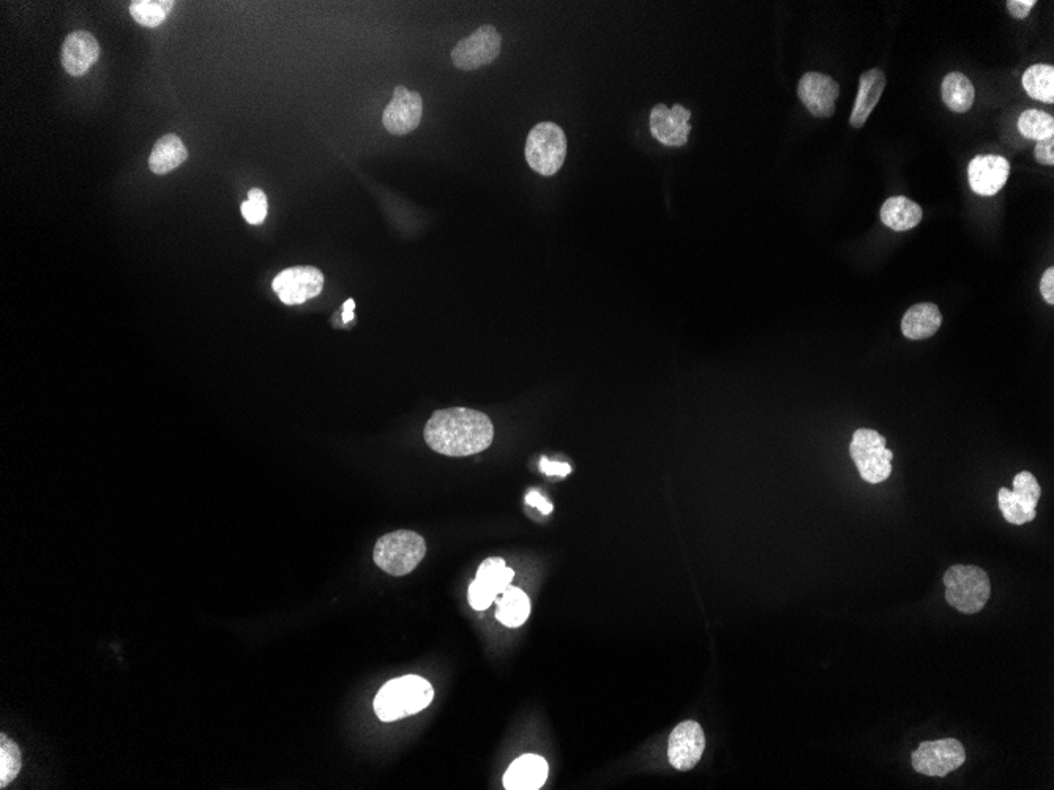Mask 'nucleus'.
Listing matches in <instances>:
<instances>
[{"instance_id":"1","label":"nucleus","mask_w":1054,"mask_h":790,"mask_svg":"<svg viewBox=\"0 0 1054 790\" xmlns=\"http://www.w3.org/2000/svg\"><path fill=\"white\" fill-rule=\"evenodd\" d=\"M493 439L490 417L466 407L436 410L425 426L428 447L452 458L477 455L490 447Z\"/></svg>"},{"instance_id":"2","label":"nucleus","mask_w":1054,"mask_h":790,"mask_svg":"<svg viewBox=\"0 0 1054 790\" xmlns=\"http://www.w3.org/2000/svg\"><path fill=\"white\" fill-rule=\"evenodd\" d=\"M433 697V686L427 679L419 675H404L382 686L374 697V712L384 723H393L427 709Z\"/></svg>"},{"instance_id":"3","label":"nucleus","mask_w":1054,"mask_h":790,"mask_svg":"<svg viewBox=\"0 0 1054 790\" xmlns=\"http://www.w3.org/2000/svg\"><path fill=\"white\" fill-rule=\"evenodd\" d=\"M427 554V543L419 533L397 530L379 538L374 546V562L390 576H406L419 567Z\"/></svg>"},{"instance_id":"4","label":"nucleus","mask_w":1054,"mask_h":790,"mask_svg":"<svg viewBox=\"0 0 1054 790\" xmlns=\"http://www.w3.org/2000/svg\"><path fill=\"white\" fill-rule=\"evenodd\" d=\"M946 601L961 614H977L990 600L991 582L982 568L954 565L944 573Z\"/></svg>"},{"instance_id":"5","label":"nucleus","mask_w":1054,"mask_h":790,"mask_svg":"<svg viewBox=\"0 0 1054 790\" xmlns=\"http://www.w3.org/2000/svg\"><path fill=\"white\" fill-rule=\"evenodd\" d=\"M527 164L540 176H554L567 157V138L554 122H542L532 128L526 141Z\"/></svg>"},{"instance_id":"6","label":"nucleus","mask_w":1054,"mask_h":790,"mask_svg":"<svg viewBox=\"0 0 1054 790\" xmlns=\"http://www.w3.org/2000/svg\"><path fill=\"white\" fill-rule=\"evenodd\" d=\"M849 455L859 469L860 477L871 485L883 483L892 474L894 453L887 450L886 439L875 429H857L849 445Z\"/></svg>"},{"instance_id":"7","label":"nucleus","mask_w":1054,"mask_h":790,"mask_svg":"<svg viewBox=\"0 0 1054 790\" xmlns=\"http://www.w3.org/2000/svg\"><path fill=\"white\" fill-rule=\"evenodd\" d=\"M1040 496L1042 489L1037 478L1031 472H1020L1013 480V491L1007 488L999 489L998 502L1002 516L1015 526L1034 521Z\"/></svg>"},{"instance_id":"8","label":"nucleus","mask_w":1054,"mask_h":790,"mask_svg":"<svg viewBox=\"0 0 1054 790\" xmlns=\"http://www.w3.org/2000/svg\"><path fill=\"white\" fill-rule=\"evenodd\" d=\"M911 759L912 767L920 775L944 778L965 764L966 751L957 738H942L920 743Z\"/></svg>"},{"instance_id":"9","label":"nucleus","mask_w":1054,"mask_h":790,"mask_svg":"<svg viewBox=\"0 0 1054 790\" xmlns=\"http://www.w3.org/2000/svg\"><path fill=\"white\" fill-rule=\"evenodd\" d=\"M502 38L493 26H483L474 34L458 41L453 48L452 62L460 70H477L493 62L501 53Z\"/></svg>"},{"instance_id":"10","label":"nucleus","mask_w":1054,"mask_h":790,"mask_svg":"<svg viewBox=\"0 0 1054 790\" xmlns=\"http://www.w3.org/2000/svg\"><path fill=\"white\" fill-rule=\"evenodd\" d=\"M272 287L281 302L286 305H302L321 294L324 289V275L316 267H292L275 276Z\"/></svg>"},{"instance_id":"11","label":"nucleus","mask_w":1054,"mask_h":790,"mask_svg":"<svg viewBox=\"0 0 1054 790\" xmlns=\"http://www.w3.org/2000/svg\"><path fill=\"white\" fill-rule=\"evenodd\" d=\"M706 750L703 727L696 721L677 724L668 742V759L676 770L688 772L696 767Z\"/></svg>"},{"instance_id":"12","label":"nucleus","mask_w":1054,"mask_h":790,"mask_svg":"<svg viewBox=\"0 0 1054 790\" xmlns=\"http://www.w3.org/2000/svg\"><path fill=\"white\" fill-rule=\"evenodd\" d=\"M423 101L420 94L406 89L404 86L395 87L392 101L382 114V123L390 135H408L422 122Z\"/></svg>"},{"instance_id":"13","label":"nucleus","mask_w":1054,"mask_h":790,"mask_svg":"<svg viewBox=\"0 0 1054 790\" xmlns=\"http://www.w3.org/2000/svg\"><path fill=\"white\" fill-rule=\"evenodd\" d=\"M797 95L812 116L827 119L835 114L840 86L830 76L810 71L800 78Z\"/></svg>"},{"instance_id":"14","label":"nucleus","mask_w":1054,"mask_h":790,"mask_svg":"<svg viewBox=\"0 0 1054 790\" xmlns=\"http://www.w3.org/2000/svg\"><path fill=\"white\" fill-rule=\"evenodd\" d=\"M690 119L692 112L682 105H674L671 109L665 105L654 106L651 111L652 136L663 146H685L692 131Z\"/></svg>"},{"instance_id":"15","label":"nucleus","mask_w":1054,"mask_h":790,"mask_svg":"<svg viewBox=\"0 0 1054 790\" xmlns=\"http://www.w3.org/2000/svg\"><path fill=\"white\" fill-rule=\"evenodd\" d=\"M1010 176V163L1001 155H977L968 166L969 187L979 196H995Z\"/></svg>"},{"instance_id":"16","label":"nucleus","mask_w":1054,"mask_h":790,"mask_svg":"<svg viewBox=\"0 0 1054 790\" xmlns=\"http://www.w3.org/2000/svg\"><path fill=\"white\" fill-rule=\"evenodd\" d=\"M100 59V45L97 38L86 30H76L65 38L62 46V65L68 75H86L90 68Z\"/></svg>"},{"instance_id":"17","label":"nucleus","mask_w":1054,"mask_h":790,"mask_svg":"<svg viewBox=\"0 0 1054 790\" xmlns=\"http://www.w3.org/2000/svg\"><path fill=\"white\" fill-rule=\"evenodd\" d=\"M886 84V75H884V71L881 68H870V70L862 73L859 81V92H857L853 112H851V117H849L851 127H864L868 117L871 116V112L881 101Z\"/></svg>"},{"instance_id":"18","label":"nucleus","mask_w":1054,"mask_h":790,"mask_svg":"<svg viewBox=\"0 0 1054 790\" xmlns=\"http://www.w3.org/2000/svg\"><path fill=\"white\" fill-rule=\"evenodd\" d=\"M548 764L535 754H524L516 759L504 775L507 790H537L546 783Z\"/></svg>"},{"instance_id":"19","label":"nucleus","mask_w":1054,"mask_h":790,"mask_svg":"<svg viewBox=\"0 0 1054 790\" xmlns=\"http://www.w3.org/2000/svg\"><path fill=\"white\" fill-rule=\"evenodd\" d=\"M942 325V314L935 303H919L906 311L901 321V332L909 340H927L938 332Z\"/></svg>"},{"instance_id":"20","label":"nucleus","mask_w":1054,"mask_h":790,"mask_svg":"<svg viewBox=\"0 0 1054 790\" xmlns=\"http://www.w3.org/2000/svg\"><path fill=\"white\" fill-rule=\"evenodd\" d=\"M879 217L892 231L906 232L919 226L924 212L917 202L906 196H892L884 202Z\"/></svg>"},{"instance_id":"21","label":"nucleus","mask_w":1054,"mask_h":790,"mask_svg":"<svg viewBox=\"0 0 1054 790\" xmlns=\"http://www.w3.org/2000/svg\"><path fill=\"white\" fill-rule=\"evenodd\" d=\"M187 158V147L184 146L182 139L176 135H166L155 142L154 150L149 157V168L154 174L163 176L179 168Z\"/></svg>"},{"instance_id":"22","label":"nucleus","mask_w":1054,"mask_h":790,"mask_svg":"<svg viewBox=\"0 0 1054 790\" xmlns=\"http://www.w3.org/2000/svg\"><path fill=\"white\" fill-rule=\"evenodd\" d=\"M941 94L944 105L957 114L968 112L976 100L974 84L969 81L968 76L958 71H952L942 79Z\"/></svg>"},{"instance_id":"23","label":"nucleus","mask_w":1054,"mask_h":790,"mask_svg":"<svg viewBox=\"0 0 1054 790\" xmlns=\"http://www.w3.org/2000/svg\"><path fill=\"white\" fill-rule=\"evenodd\" d=\"M496 619L509 628H518L531 615V601L518 587H509L496 598Z\"/></svg>"},{"instance_id":"24","label":"nucleus","mask_w":1054,"mask_h":790,"mask_svg":"<svg viewBox=\"0 0 1054 790\" xmlns=\"http://www.w3.org/2000/svg\"><path fill=\"white\" fill-rule=\"evenodd\" d=\"M1023 87L1026 94L1034 100L1053 105L1054 103V68L1051 65L1037 64L1029 67L1023 75Z\"/></svg>"},{"instance_id":"25","label":"nucleus","mask_w":1054,"mask_h":790,"mask_svg":"<svg viewBox=\"0 0 1054 790\" xmlns=\"http://www.w3.org/2000/svg\"><path fill=\"white\" fill-rule=\"evenodd\" d=\"M513 578H515V571L507 567L504 560L499 559V557H491V559L483 560L482 565L477 570L475 581H479L483 586L493 590L496 595H501L502 592L509 589Z\"/></svg>"},{"instance_id":"26","label":"nucleus","mask_w":1054,"mask_h":790,"mask_svg":"<svg viewBox=\"0 0 1054 790\" xmlns=\"http://www.w3.org/2000/svg\"><path fill=\"white\" fill-rule=\"evenodd\" d=\"M172 8H174V2H169V0H136V2H131L130 15L141 26L154 29L165 23Z\"/></svg>"},{"instance_id":"27","label":"nucleus","mask_w":1054,"mask_h":790,"mask_svg":"<svg viewBox=\"0 0 1054 790\" xmlns=\"http://www.w3.org/2000/svg\"><path fill=\"white\" fill-rule=\"evenodd\" d=\"M1018 130L1026 139L1045 141L1054 136V119L1048 112L1039 109H1026L1018 117Z\"/></svg>"},{"instance_id":"28","label":"nucleus","mask_w":1054,"mask_h":790,"mask_svg":"<svg viewBox=\"0 0 1054 790\" xmlns=\"http://www.w3.org/2000/svg\"><path fill=\"white\" fill-rule=\"evenodd\" d=\"M23 767L18 745L7 735H0V789H5L19 775Z\"/></svg>"},{"instance_id":"29","label":"nucleus","mask_w":1054,"mask_h":790,"mask_svg":"<svg viewBox=\"0 0 1054 790\" xmlns=\"http://www.w3.org/2000/svg\"><path fill=\"white\" fill-rule=\"evenodd\" d=\"M240 210H242L243 218H245L248 223L255 224V226L264 223V220H266L267 217V212H269L266 193L259 190V188H253V190H250V193H248V201L243 202Z\"/></svg>"},{"instance_id":"30","label":"nucleus","mask_w":1054,"mask_h":790,"mask_svg":"<svg viewBox=\"0 0 1054 790\" xmlns=\"http://www.w3.org/2000/svg\"><path fill=\"white\" fill-rule=\"evenodd\" d=\"M496 598L498 595L480 584L479 581H474L469 586L468 601L474 611H486L496 601Z\"/></svg>"},{"instance_id":"31","label":"nucleus","mask_w":1054,"mask_h":790,"mask_svg":"<svg viewBox=\"0 0 1054 790\" xmlns=\"http://www.w3.org/2000/svg\"><path fill=\"white\" fill-rule=\"evenodd\" d=\"M1034 5H1037L1036 0H1009L1007 2V12L1015 19H1026L1029 13L1032 12Z\"/></svg>"},{"instance_id":"32","label":"nucleus","mask_w":1054,"mask_h":790,"mask_svg":"<svg viewBox=\"0 0 1054 790\" xmlns=\"http://www.w3.org/2000/svg\"><path fill=\"white\" fill-rule=\"evenodd\" d=\"M1036 160L1039 161L1043 166H1053L1054 164V141L1053 138L1045 139V141H1039L1036 144Z\"/></svg>"},{"instance_id":"33","label":"nucleus","mask_w":1054,"mask_h":790,"mask_svg":"<svg viewBox=\"0 0 1054 790\" xmlns=\"http://www.w3.org/2000/svg\"><path fill=\"white\" fill-rule=\"evenodd\" d=\"M540 469H542L543 474L554 475V477H567L572 472V467L569 464L557 463V461H550L548 458H542Z\"/></svg>"},{"instance_id":"34","label":"nucleus","mask_w":1054,"mask_h":790,"mask_svg":"<svg viewBox=\"0 0 1054 790\" xmlns=\"http://www.w3.org/2000/svg\"><path fill=\"white\" fill-rule=\"evenodd\" d=\"M1040 294L1048 305H1054V269L1045 270L1040 280Z\"/></svg>"},{"instance_id":"35","label":"nucleus","mask_w":1054,"mask_h":790,"mask_svg":"<svg viewBox=\"0 0 1054 790\" xmlns=\"http://www.w3.org/2000/svg\"><path fill=\"white\" fill-rule=\"evenodd\" d=\"M526 504H529L531 505V507H535L537 508V510L542 511L543 515H550L551 511H553V505H551L550 502H546L545 497H543L542 494L537 491H531L529 492V494H527Z\"/></svg>"},{"instance_id":"36","label":"nucleus","mask_w":1054,"mask_h":790,"mask_svg":"<svg viewBox=\"0 0 1054 790\" xmlns=\"http://www.w3.org/2000/svg\"><path fill=\"white\" fill-rule=\"evenodd\" d=\"M354 306H356V302H354V300H352V299L346 300V303H344V306H343V322H344V324H348V322H351L352 319H354Z\"/></svg>"}]
</instances>
